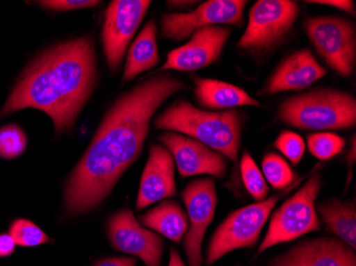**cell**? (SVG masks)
<instances>
[{"label":"cell","mask_w":356,"mask_h":266,"mask_svg":"<svg viewBox=\"0 0 356 266\" xmlns=\"http://www.w3.org/2000/svg\"><path fill=\"white\" fill-rule=\"evenodd\" d=\"M157 129L177 131L237 162L241 142V117L236 110L207 112L178 101L156 117Z\"/></svg>","instance_id":"cell-3"},{"label":"cell","mask_w":356,"mask_h":266,"mask_svg":"<svg viewBox=\"0 0 356 266\" xmlns=\"http://www.w3.org/2000/svg\"><path fill=\"white\" fill-rule=\"evenodd\" d=\"M304 30L316 51L334 71L348 77L355 66L356 35L354 24L338 16L309 17Z\"/></svg>","instance_id":"cell-6"},{"label":"cell","mask_w":356,"mask_h":266,"mask_svg":"<svg viewBox=\"0 0 356 266\" xmlns=\"http://www.w3.org/2000/svg\"><path fill=\"white\" fill-rule=\"evenodd\" d=\"M299 11L298 3L291 0H258L250 10L249 23L238 47L254 51L270 49L286 37Z\"/></svg>","instance_id":"cell-8"},{"label":"cell","mask_w":356,"mask_h":266,"mask_svg":"<svg viewBox=\"0 0 356 266\" xmlns=\"http://www.w3.org/2000/svg\"><path fill=\"white\" fill-rule=\"evenodd\" d=\"M145 227L159 232L169 240L179 243L188 229L187 216L181 206L165 201L140 217Z\"/></svg>","instance_id":"cell-20"},{"label":"cell","mask_w":356,"mask_h":266,"mask_svg":"<svg viewBox=\"0 0 356 266\" xmlns=\"http://www.w3.org/2000/svg\"><path fill=\"white\" fill-rule=\"evenodd\" d=\"M157 46V27L152 19L129 48L124 69V82L131 81L137 76L157 65L159 62Z\"/></svg>","instance_id":"cell-19"},{"label":"cell","mask_w":356,"mask_h":266,"mask_svg":"<svg viewBox=\"0 0 356 266\" xmlns=\"http://www.w3.org/2000/svg\"><path fill=\"white\" fill-rule=\"evenodd\" d=\"M169 266H185L181 256L176 249H172L171 253H170Z\"/></svg>","instance_id":"cell-32"},{"label":"cell","mask_w":356,"mask_h":266,"mask_svg":"<svg viewBox=\"0 0 356 266\" xmlns=\"http://www.w3.org/2000/svg\"><path fill=\"white\" fill-rule=\"evenodd\" d=\"M175 193L173 157L167 148L152 145L149 161L142 174L137 208L144 209L152 203L172 197Z\"/></svg>","instance_id":"cell-16"},{"label":"cell","mask_w":356,"mask_h":266,"mask_svg":"<svg viewBox=\"0 0 356 266\" xmlns=\"http://www.w3.org/2000/svg\"><path fill=\"white\" fill-rule=\"evenodd\" d=\"M231 33L232 29L227 26H209L197 30L187 44L170 51L161 71H197L215 63Z\"/></svg>","instance_id":"cell-13"},{"label":"cell","mask_w":356,"mask_h":266,"mask_svg":"<svg viewBox=\"0 0 356 266\" xmlns=\"http://www.w3.org/2000/svg\"><path fill=\"white\" fill-rule=\"evenodd\" d=\"M15 242L9 233H0V257L11 256L15 251Z\"/></svg>","instance_id":"cell-30"},{"label":"cell","mask_w":356,"mask_h":266,"mask_svg":"<svg viewBox=\"0 0 356 266\" xmlns=\"http://www.w3.org/2000/svg\"><path fill=\"white\" fill-rule=\"evenodd\" d=\"M108 235L118 251L137 256L147 266H160L163 241L140 225L131 210L123 209L112 215L108 223Z\"/></svg>","instance_id":"cell-12"},{"label":"cell","mask_w":356,"mask_h":266,"mask_svg":"<svg viewBox=\"0 0 356 266\" xmlns=\"http://www.w3.org/2000/svg\"><path fill=\"white\" fill-rule=\"evenodd\" d=\"M271 266H356L355 251L339 240L322 238L299 244Z\"/></svg>","instance_id":"cell-15"},{"label":"cell","mask_w":356,"mask_h":266,"mask_svg":"<svg viewBox=\"0 0 356 266\" xmlns=\"http://www.w3.org/2000/svg\"><path fill=\"white\" fill-rule=\"evenodd\" d=\"M184 88L177 78L158 75L118 98L67 181L64 206L70 213H88L109 195L139 158L154 114Z\"/></svg>","instance_id":"cell-1"},{"label":"cell","mask_w":356,"mask_h":266,"mask_svg":"<svg viewBox=\"0 0 356 266\" xmlns=\"http://www.w3.org/2000/svg\"><path fill=\"white\" fill-rule=\"evenodd\" d=\"M151 3L149 0H115L108 6L102 41L111 71H117L122 63L128 44L131 43Z\"/></svg>","instance_id":"cell-10"},{"label":"cell","mask_w":356,"mask_h":266,"mask_svg":"<svg viewBox=\"0 0 356 266\" xmlns=\"http://www.w3.org/2000/svg\"><path fill=\"white\" fill-rule=\"evenodd\" d=\"M245 0H209L188 13H168L161 17V35L172 41H183L209 26H241Z\"/></svg>","instance_id":"cell-9"},{"label":"cell","mask_w":356,"mask_h":266,"mask_svg":"<svg viewBox=\"0 0 356 266\" xmlns=\"http://www.w3.org/2000/svg\"><path fill=\"white\" fill-rule=\"evenodd\" d=\"M318 212L333 233L341 238L343 243L355 251L356 208L355 203L331 199L317 206Z\"/></svg>","instance_id":"cell-21"},{"label":"cell","mask_w":356,"mask_h":266,"mask_svg":"<svg viewBox=\"0 0 356 266\" xmlns=\"http://www.w3.org/2000/svg\"><path fill=\"white\" fill-rule=\"evenodd\" d=\"M345 147V140L331 132H318L309 137V151L319 160L335 157Z\"/></svg>","instance_id":"cell-25"},{"label":"cell","mask_w":356,"mask_h":266,"mask_svg":"<svg viewBox=\"0 0 356 266\" xmlns=\"http://www.w3.org/2000/svg\"><path fill=\"white\" fill-rule=\"evenodd\" d=\"M327 75L309 49H302L286 58L268 80L265 91L269 94L301 91Z\"/></svg>","instance_id":"cell-17"},{"label":"cell","mask_w":356,"mask_h":266,"mask_svg":"<svg viewBox=\"0 0 356 266\" xmlns=\"http://www.w3.org/2000/svg\"><path fill=\"white\" fill-rule=\"evenodd\" d=\"M320 189L321 176L316 173L302 189L274 212L267 235L259 246L258 253H264L272 246L293 241L309 232L320 229L315 207Z\"/></svg>","instance_id":"cell-5"},{"label":"cell","mask_w":356,"mask_h":266,"mask_svg":"<svg viewBox=\"0 0 356 266\" xmlns=\"http://www.w3.org/2000/svg\"><path fill=\"white\" fill-rule=\"evenodd\" d=\"M240 169H241L242 180L245 183V189L251 194L252 197L255 198L258 201H265V198L269 193V188L263 173L258 169L255 161L248 151L242 155Z\"/></svg>","instance_id":"cell-22"},{"label":"cell","mask_w":356,"mask_h":266,"mask_svg":"<svg viewBox=\"0 0 356 266\" xmlns=\"http://www.w3.org/2000/svg\"><path fill=\"white\" fill-rule=\"evenodd\" d=\"M9 235L15 244L24 247H33L51 242V238L39 226L25 219H15L10 226Z\"/></svg>","instance_id":"cell-24"},{"label":"cell","mask_w":356,"mask_h":266,"mask_svg":"<svg viewBox=\"0 0 356 266\" xmlns=\"http://www.w3.org/2000/svg\"><path fill=\"white\" fill-rule=\"evenodd\" d=\"M309 3H317V5L331 6V7L337 8V9L343 10L351 15L355 16V8H354L353 1L350 0H313V1H307Z\"/></svg>","instance_id":"cell-29"},{"label":"cell","mask_w":356,"mask_h":266,"mask_svg":"<svg viewBox=\"0 0 356 266\" xmlns=\"http://www.w3.org/2000/svg\"><path fill=\"white\" fill-rule=\"evenodd\" d=\"M96 67L91 38H78L48 48L24 72L1 115L33 108L48 114L57 133L70 129L93 92Z\"/></svg>","instance_id":"cell-2"},{"label":"cell","mask_w":356,"mask_h":266,"mask_svg":"<svg viewBox=\"0 0 356 266\" xmlns=\"http://www.w3.org/2000/svg\"><path fill=\"white\" fill-rule=\"evenodd\" d=\"M261 167L266 179L274 189H285L296 179L295 172L288 165L287 162L277 153H269L266 156Z\"/></svg>","instance_id":"cell-23"},{"label":"cell","mask_w":356,"mask_h":266,"mask_svg":"<svg viewBox=\"0 0 356 266\" xmlns=\"http://www.w3.org/2000/svg\"><path fill=\"white\" fill-rule=\"evenodd\" d=\"M136 263L137 261L133 258H107L94 266H136Z\"/></svg>","instance_id":"cell-31"},{"label":"cell","mask_w":356,"mask_h":266,"mask_svg":"<svg viewBox=\"0 0 356 266\" xmlns=\"http://www.w3.org/2000/svg\"><path fill=\"white\" fill-rule=\"evenodd\" d=\"M159 140L172 153L183 177L204 174L217 178L225 176L227 162L224 156L210 149L201 142L174 132H165L160 135Z\"/></svg>","instance_id":"cell-14"},{"label":"cell","mask_w":356,"mask_h":266,"mask_svg":"<svg viewBox=\"0 0 356 266\" xmlns=\"http://www.w3.org/2000/svg\"><path fill=\"white\" fill-rule=\"evenodd\" d=\"M194 95L200 105L208 110H224L242 106L259 107L261 103L245 90L236 85L208 78L194 79Z\"/></svg>","instance_id":"cell-18"},{"label":"cell","mask_w":356,"mask_h":266,"mask_svg":"<svg viewBox=\"0 0 356 266\" xmlns=\"http://www.w3.org/2000/svg\"><path fill=\"white\" fill-rule=\"evenodd\" d=\"M279 117L300 129H349L356 124V101L347 92L315 90L284 101L280 106Z\"/></svg>","instance_id":"cell-4"},{"label":"cell","mask_w":356,"mask_h":266,"mask_svg":"<svg viewBox=\"0 0 356 266\" xmlns=\"http://www.w3.org/2000/svg\"><path fill=\"white\" fill-rule=\"evenodd\" d=\"M236 210L213 233L208 247L207 263H215L238 248L250 247L257 242L261 229L280 198L287 193Z\"/></svg>","instance_id":"cell-7"},{"label":"cell","mask_w":356,"mask_h":266,"mask_svg":"<svg viewBox=\"0 0 356 266\" xmlns=\"http://www.w3.org/2000/svg\"><path fill=\"white\" fill-rule=\"evenodd\" d=\"M40 3L47 9L61 12L95 7V6L101 3V1H93V0H51V1H40Z\"/></svg>","instance_id":"cell-28"},{"label":"cell","mask_w":356,"mask_h":266,"mask_svg":"<svg viewBox=\"0 0 356 266\" xmlns=\"http://www.w3.org/2000/svg\"><path fill=\"white\" fill-rule=\"evenodd\" d=\"M274 146L283 153L288 160L297 165L303 157L304 151H305V143L304 140L299 135L291 131L282 132L281 135L277 137V141L274 143Z\"/></svg>","instance_id":"cell-27"},{"label":"cell","mask_w":356,"mask_h":266,"mask_svg":"<svg viewBox=\"0 0 356 266\" xmlns=\"http://www.w3.org/2000/svg\"><path fill=\"white\" fill-rule=\"evenodd\" d=\"M27 147V137L21 127L8 125L0 128V157L14 159L21 156Z\"/></svg>","instance_id":"cell-26"},{"label":"cell","mask_w":356,"mask_h":266,"mask_svg":"<svg viewBox=\"0 0 356 266\" xmlns=\"http://www.w3.org/2000/svg\"><path fill=\"white\" fill-rule=\"evenodd\" d=\"M190 227L185 238V251L190 266H202V243L215 216L218 196L211 178L194 180L183 192Z\"/></svg>","instance_id":"cell-11"}]
</instances>
